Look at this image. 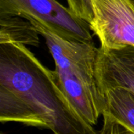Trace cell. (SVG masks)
<instances>
[{
	"instance_id": "9",
	"label": "cell",
	"mask_w": 134,
	"mask_h": 134,
	"mask_svg": "<svg viewBox=\"0 0 134 134\" xmlns=\"http://www.w3.org/2000/svg\"><path fill=\"white\" fill-rule=\"evenodd\" d=\"M103 125L97 134H134L133 131L106 112H103Z\"/></svg>"
},
{
	"instance_id": "2",
	"label": "cell",
	"mask_w": 134,
	"mask_h": 134,
	"mask_svg": "<svg viewBox=\"0 0 134 134\" xmlns=\"http://www.w3.org/2000/svg\"><path fill=\"white\" fill-rule=\"evenodd\" d=\"M26 20L45 38L55 63L57 80L63 92L80 115L94 126L104 110V99L96 77L98 48L93 42L64 38L35 20Z\"/></svg>"
},
{
	"instance_id": "10",
	"label": "cell",
	"mask_w": 134,
	"mask_h": 134,
	"mask_svg": "<svg viewBox=\"0 0 134 134\" xmlns=\"http://www.w3.org/2000/svg\"><path fill=\"white\" fill-rule=\"evenodd\" d=\"M133 1H134V0H133Z\"/></svg>"
},
{
	"instance_id": "6",
	"label": "cell",
	"mask_w": 134,
	"mask_h": 134,
	"mask_svg": "<svg viewBox=\"0 0 134 134\" xmlns=\"http://www.w3.org/2000/svg\"><path fill=\"white\" fill-rule=\"evenodd\" d=\"M106 112L134 132V93L122 87L100 91Z\"/></svg>"
},
{
	"instance_id": "7",
	"label": "cell",
	"mask_w": 134,
	"mask_h": 134,
	"mask_svg": "<svg viewBox=\"0 0 134 134\" xmlns=\"http://www.w3.org/2000/svg\"><path fill=\"white\" fill-rule=\"evenodd\" d=\"M38 32L26 19L20 16H0V43L37 46Z\"/></svg>"
},
{
	"instance_id": "8",
	"label": "cell",
	"mask_w": 134,
	"mask_h": 134,
	"mask_svg": "<svg viewBox=\"0 0 134 134\" xmlns=\"http://www.w3.org/2000/svg\"><path fill=\"white\" fill-rule=\"evenodd\" d=\"M70 10L90 25L93 20V11L91 0H67Z\"/></svg>"
},
{
	"instance_id": "4",
	"label": "cell",
	"mask_w": 134,
	"mask_h": 134,
	"mask_svg": "<svg viewBox=\"0 0 134 134\" xmlns=\"http://www.w3.org/2000/svg\"><path fill=\"white\" fill-rule=\"evenodd\" d=\"M93 20L90 25L100 47L134 46V1L91 0Z\"/></svg>"
},
{
	"instance_id": "1",
	"label": "cell",
	"mask_w": 134,
	"mask_h": 134,
	"mask_svg": "<svg viewBox=\"0 0 134 134\" xmlns=\"http://www.w3.org/2000/svg\"><path fill=\"white\" fill-rule=\"evenodd\" d=\"M0 122L53 134H97L63 92L54 71L20 44L0 43Z\"/></svg>"
},
{
	"instance_id": "3",
	"label": "cell",
	"mask_w": 134,
	"mask_h": 134,
	"mask_svg": "<svg viewBox=\"0 0 134 134\" xmlns=\"http://www.w3.org/2000/svg\"><path fill=\"white\" fill-rule=\"evenodd\" d=\"M0 16L31 18L62 38L93 42L90 24L57 0H0Z\"/></svg>"
},
{
	"instance_id": "5",
	"label": "cell",
	"mask_w": 134,
	"mask_h": 134,
	"mask_svg": "<svg viewBox=\"0 0 134 134\" xmlns=\"http://www.w3.org/2000/svg\"><path fill=\"white\" fill-rule=\"evenodd\" d=\"M96 77L100 91L122 87L134 93V46L98 48Z\"/></svg>"
}]
</instances>
